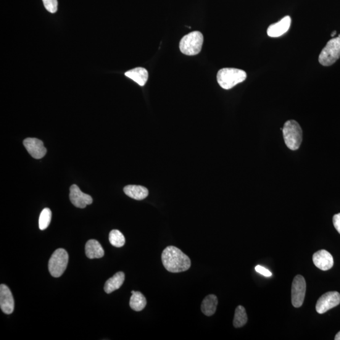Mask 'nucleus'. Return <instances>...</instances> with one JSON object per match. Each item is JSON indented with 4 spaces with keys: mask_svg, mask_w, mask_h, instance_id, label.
Here are the masks:
<instances>
[{
    "mask_svg": "<svg viewBox=\"0 0 340 340\" xmlns=\"http://www.w3.org/2000/svg\"><path fill=\"white\" fill-rule=\"evenodd\" d=\"M163 266L171 273H180L188 270L191 261L188 256L178 248L170 246L163 250L162 255Z\"/></svg>",
    "mask_w": 340,
    "mask_h": 340,
    "instance_id": "nucleus-1",
    "label": "nucleus"
},
{
    "mask_svg": "<svg viewBox=\"0 0 340 340\" xmlns=\"http://www.w3.org/2000/svg\"><path fill=\"white\" fill-rule=\"evenodd\" d=\"M246 73L236 68H223L218 71L217 80L223 89H229L246 80Z\"/></svg>",
    "mask_w": 340,
    "mask_h": 340,
    "instance_id": "nucleus-2",
    "label": "nucleus"
},
{
    "mask_svg": "<svg viewBox=\"0 0 340 340\" xmlns=\"http://www.w3.org/2000/svg\"><path fill=\"white\" fill-rule=\"evenodd\" d=\"M285 143L288 148L297 150L302 141V131L299 123L294 120L287 121L283 128Z\"/></svg>",
    "mask_w": 340,
    "mask_h": 340,
    "instance_id": "nucleus-3",
    "label": "nucleus"
},
{
    "mask_svg": "<svg viewBox=\"0 0 340 340\" xmlns=\"http://www.w3.org/2000/svg\"><path fill=\"white\" fill-rule=\"evenodd\" d=\"M204 36L199 31L192 33L184 36L180 42V49L183 54L187 56H195L201 51Z\"/></svg>",
    "mask_w": 340,
    "mask_h": 340,
    "instance_id": "nucleus-4",
    "label": "nucleus"
},
{
    "mask_svg": "<svg viewBox=\"0 0 340 340\" xmlns=\"http://www.w3.org/2000/svg\"><path fill=\"white\" fill-rule=\"evenodd\" d=\"M340 57V37L331 39L327 43L319 56V62L325 67L333 65Z\"/></svg>",
    "mask_w": 340,
    "mask_h": 340,
    "instance_id": "nucleus-5",
    "label": "nucleus"
},
{
    "mask_svg": "<svg viewBox=\"0 0 340 340\" xmlns=\"http://www.w3.org/2000/svg\"><path fill=\"white\" fill-rule=\"evenodd\" d=\"M69 256L65 249H59L52 255L49 262V270L53 277L61 276L67 269Z\"/></svg>",
    "mask_w": 340,
    "mask_h": 340,
    "instance_id": "nucleus-6",
    "label": "nucleus"
},
{
    "mask_svg": "<svg viewBox=\"0 0 340 340\" xmlns=\"http://www.w3.org/2000/svg\"><path fill=\"white\" fill-rule=\"evenodd\" d=\"M305 292H306V283L302 275L295 276L292 284L291 300L292 304L295 307L302 306L304 302Z\"/></svg>",
    "mask_w": 340,
    "mask_h": 340,
    "instance_id": "nucleus-7",
    "label": "nucleus"
},
{
    "mask_svg": "<svg viewBox=\"0 0 340 340\" xmlns=\"http://www.w3.org/2000/svg\"><path fill=\"white\" fill-rule=\"evenodd\" d=\"M340 304V294L338 292H328L318 299L316 310L319 314H324Z\"/></svg>",
    "mask_w": 340,
    "mask_h": 340,
    "instance_id": "nucleus-8",
    "label": "nucleus"
},
{
    "mask_svg": "<svg viewBox=\"0 0 340 340\" xmlns=\"http://www.w3.org/2000/svg\"><path fill=\"white\" fill-rule=\"evenodd\" d=\"M70 199L75 207L81 209L85 208L87 205H90L93 202L91 197L81 192L76 184H73L70 187Z\"/></svg>",
    "mask_w": 340,
    "mask_h": 340,
    "instance_id": "nucleus-9",
    "label": "nucleus"
},
{
    "mask_svg": "<svg viewBox=\"0 0 340 340\" xmlns=\"http://www.w3.org/2000/svg\"><path fill=\"white\" fill-rule=\"evenodd\" d=\"M23 145L32 157L35 159H41L44 157L47 149L43 142L36 138H27L23 141Z\"/></svg>",
    "mask_w": 340,
    "mask_h": 340,
    "instance_id": "nucleus-10",
    "label": "nucleus"
},
{
    "mask_svg": "<svg viewBox=\"0 0 340 340\" xmlns=\"http://www.w3.org/2000/svg\"><path fill=\"white\" fill-rule=\"evenodd\" d=\"M0 307L7 315H10L14 311V297L9 287L5 284L0 286Z\"/></svg>",
    "mask_w": 340,
    "mask_h": 340,
    "instance_id": "nucleus-11",
    "label": "nucleus"
},
{
    "mask_svg": "<svg viewBox=\"0 0 340 340\" xmlns=\"http://www.w3.org/2000/svg\"><path fill=\"white\" fill-rule=\"evenodd\" d=\"M313 260L316 267L323 271L331 269L334 264L333 256L325 250L316 252L313 255Z\"/></svg>",
    "mask_w": 340,
    "mask_h": 340,
    "instance_id": "nucleus-12",
    "label": "nucleus"
},
{
    "mask_svg": "<svg viewBox=\"0 0 340 340\" xmlns=\"http://www.w3.org/2000/svg\"><path fill=\"white\" fill-rule=\"evenodd\" d=\"M291 24V18L286 16L279 22L269 26L267 29V34L271 38H279L289 30Z\"/></svg>",
    "mask_w": 340,
    "mask_h": 340,
    "instance_id": "nucleus-13",
    "label": "nucleus"
},
{
    "mask_svg": "<svg viewBox=\"0 0 340 340\" xmlns=\"http://www.w3.org/2000/svg\"><path fill=\"white\" fill-rule=\"evenodd\" d=\"M85 253L86 257L89 259L101 258L105 254L102 245L98 241L95 240V239H91L86 242Z\"/></svg>",
    "mask_w": 340,
    "mask_h": 340,
    "instance_id": "nucleus-14",
    "label": "nucleus"
},
{
    "mask_svg": "<svg viewBox=\"0 0 340 340\" xmlns=\"http://www.w3.org/2000/svg\"><path fill=\"white\" fill-rule=\"evenodd\" d=\"M125 75L141 86H144L148 80V72L145 68L141 67L127 71Z\"/></svg>",
    "mask_w": 340,
    "mask_h": 340,
    "instance_id": "nucleus-15",
    "label": "nucleus"
},
{
    "mask_svg": "<svg viewBox=\"0 0 340 340\" xmlns=\"http://www.w3.org/2000/svg\"><path fill=\"white\" fill-rule=\"evenodd\" d=\"M125 281V274L122 271L116 273L112 277L109 279L105 284L104 290L107 294H111L122 286Z\"/></svg>",
    "mask_w": 340,
    "mask_h": 340,
    "instance_id": "nucleus-16",
    "label": "nucleus"
},
{
    "mask_svg": "<svg viewBox=\"0 0 340 340\" xmlns=\"http://www.w3.org/2000/svg\"><path fill=\"white\" fill-rule=\"evenodd\" d=\"M128 196L138 200H143L148 196V191L146 188L140 186H128L123 189Z\"/></svg>",
    "mask_w": 340,
    "mask_h": 340,
    "instance_id": "nucleus-17",
    "label": "nucleus"
},
{
    "mask_svg": "<svg viewBox=\"0 0 340 340\" xmlns=\"http://www.w3.org/2000/svg\"><path fill=\"white\" fill-rule=\"evenodd\" d=\"M218 300L215 295L210 294L204 298L201 305V310L205 316H212L215 313Z\"/></svg>",
    "mask_w": 340,
    "mask_h": 340,
    "instance_id": "nucleus-18",
    "label": "nucleus"
},
{
    "mask_svg": "<svg viewBox=\"0 0 340 340\" xmlns=\"http://www.w3.org/2000/svg\"><path fill=\"white\" fill-rule=\"evenodd\" d=\"M130 299V306L135 312H141L146 307L147 301L146 297L140 292L132 291Z\"/></svg>",
    "mask_w": 340,
    "mask_h": 340,
    "instance_id": "nucleus-19",
    "label": "nucleus"
},
{
    "mask_svg": "<svg viewBox=\"0 0 340 340\" xmlns=\"http://www.w3.org/2000/svg\"><path fill=\"white\" fill-rule=\"evenodd\" d=\"M248 321V316L244 307L239 305L236 307L233 320V325L235 328H241L246 325Z\"/></svg>",
    "mask_w": 340,
    "mask_h": 340,
    "instance_id": "nucleus-20",
    "label": "nucleus"
},
{
    "mask_svg": "<svg viewBox=\"0 0 340 340\" xmlns=\"http://www.w3.org/2000/svg\"><path fill=\"white\" fill-rule=\"evenodd\" d=\"M109 241L112 246L120 248L126 243V239L123 234L117 229H113L109 234Z\"/></svg>",
    "mask_w": 340,
    "mask_h": 340,
    "instance_id": "nucleus-21",
    "label": "nucleus"
},
{
    "mask_svg": "<svg viewBox=\"0 0 340 340\" xmlns=\"http://www.w3.org/2000/svg\"><path fill=\"white\" fill-rule=\"evenodd\" d=\"M51 210L49 208H45L41 212L40 217H39V225L41 230H45L48 228L51 223Z\"/></svg>",
    "mask_w": 340,
    "mask_h": 340,
    "instance_id": "nucleus-22",
    "label": "nucleus"
},
{
    "mask_svg": "<svg viewBox=\"0 0 340 340\" xmlns=\"http://www.w3.org/2000/svg\"><path fill=\"white\" fill-rule=\"evenodd\" d=\"M44 7L47 11L54 14L57 10V0H43Z\"/></svg>",
    "mask_w": 340,
    "mask_h": 340,
    "instance_id": "nucleus-23",
    "label": "nucleus"
},
{
    "mask_svg": "<svg viewBox=\"0 0 340 340\" xmlns=\"http://www.w3.org/2000/svg\"><path fill=\"white\" fill-rule=\"evenodd\" d=\"M255 270L257 271L258 273L262 274V275L267 276V277H269V276L272 275V273H271L270 270H268L267 268H265L261 265L256 266Z\"/></svg>",
    "mask_w": 340,
    "mask_h": 340,
    "instance_id": "nucleus-24",
    "label": "nucleus"
},
{
    "mask_svg": "<svg viewBox=\"0 0 340 340\" xmlns=\"http://www.w3.org/2000/svg\"><path fill=\"white\" fill-rule=\"evenodd\" d=\"M333 222L334 228H335L336 231L340 234V213L334 215Z\"/></svg>",
    "mask_w": 340,
    "mask_h": 340,
    "instance_id": "nucleus-25",
    "label": "nucleus"
},
{
    "mask_svg": "<svg viewBox=\"0 0 340 340\" xmlns=\"http://www.w3.org/2000/svg\"><path fill=\"white\" fill-rule=\"evenodd\" d=\"M334 339L340 340V331H339L338 333L336 334L335 338H334Z\"/></svg>",
    "mask_w": 340,
    "mask_h": 340,
    "instance_id": "nucleus-26",
    "label": "nucleus"
},
{
    "mask_svg": "<svg viewBox=\"0 0 340 340\" xmlns=\"http://www.w3.org/2000/svg\"><path fill=\"white\" fill-rule=\"evenodd\" d=\"M336 34V31L334 30L333 33H332V34H331V36L332 37V38H334V36H335Z\"/></svg>",
    "mask_w": 340,
    "mask_h": 340,
    "instance_id": "nucleus-27",
    "label": "nucleus"
},
{
    "mask_svg": "<svg viewBox=\"0 0 340 340\" xmlns=\"http://www.w3.org/2000/svg\"><path fill=\"white\" fill-rule=\"evenodd\" d=\"M338 37H340V34H339Z\"/></svg>",
    "mask_w": 340,
    "mask_h": 340,
    "instance_id": "nucleus-28",
    "label": "nucleus"
}]
</instances>
